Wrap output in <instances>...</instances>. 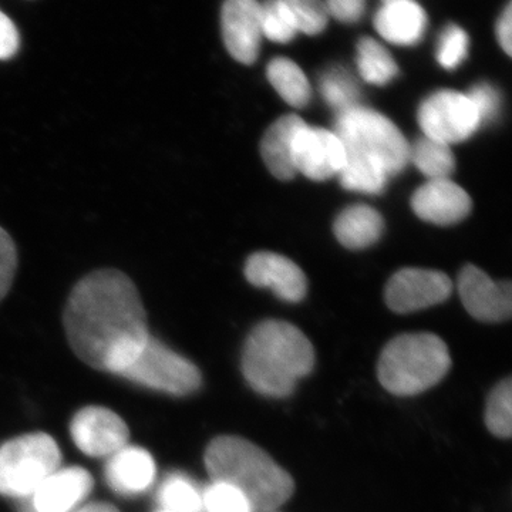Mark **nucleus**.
I'll return each mask as SVG.
<instances>
[{"mask_svg":"<svg viewBox=\"0 0 512 512\" xmlns=\"http://www.w3.org/2000/svg\"><path fill=\"white\" fill-rule=\"evenodd\" d=\"M262 35L276 43H288L295 37L296 26L282 0H269L261 6Z\"/></svg>","mask_w":512,"mask_h":512,"instance_id":"obj_29","label":"nucleus"},{"mask_svg":"<svg viewBox=\"0 0 512 512\" xmlns=\"http://www.w3.org/2000/svg\"><path fill=\"white\" fill-rule=\"evenodd\" d=\"M93 488V477L80 467L57 468L30 495L33 512H72Z\"/></svg>","mask_w":512,"mask_h":512,"instance_id":"obj_16","label":"nucleus"},{"mask_svg":"<svg viewBox=\"0 0 512 512\" xmlns=\"http://www.w3.org/2000/svg\"><path fill=\"white\" fill-rule=\"evenodd\" d=\"M221 28L231 56L244 64L254 63L261 45V5L256 0H225Z\"/></svg>","mask_w":512,"mask_h":512,"instance_id":"obj_13","label":"nucleus"},{"mask_svg":"<svg viewBox=\"0 0 512 512\" xmlns=\"http://www.w3.org/2000/svg\"><path fill=\"white\" fill-rule=\"evenodd\" d=\"M458 292L464 308L481 322L495 323L510 319L512 292L510 284H495L477 266L467 265L458 276Z\"/></svg>","mask_w":512,"mask_h":512,"instance_id":"obj_12","label":"nucleus"},{"mask_svg":"<svg viewBox=\"0 0 512 512\" xmlns=\"http://www.w3.org/2000/svg\"><path fill=\"white\" fill-rule=\"evenodd\" d=\"M292 160L296 173L313 181H325L342 171L346 151L335 131L305 124L293 140Z\"/></svg>","mask_w":512,"mask_h":512,"instance_id":"obj_10","label":"nucleus"},{"mask_svg":"<svg viewBox=\"0 0 512 512\" xmlns=\"http://www.w3.org/2000/svg\"><path fill=\"white\" fill-rule=\"evenodd\" d=\"M305 124V121L295 114L284 116L276 120L262 138V158L268 170L278 180L286 181L295 177L296 170L292 160L293 140Z\"/></svg>","mask_w":512,"mask_h":512,"instance_id":"obj_19","label":"nucleus"},{"mask_svg":"<svg viewBox=\"0 0 512 512\" xmlns=\"http://www.w3.org/2000/svg\"><path fill=\"white\" fill-rule=\"evenodd\" d=\"M163 512H167V511H163Z\"/></svg>","mask_w":512,"mask_h":512,"instance_id":"obj_39","label":"nucleus"},{"mask_svg":"<svg viewBox=\"0 0 512 512\" xmlns=\"http://www.w3.org/2000/svg\"><path fill=\"white\" fill-rule=\"evenodd\" d=\"M18 268V249L12 237L0 227V302L5 299Z\"/></svg>","mask_w":512,"mask_h":512,"instance_id":"obj_32","label":"nucleus"},{"mask_svg":"<svg viewBox=\"0 0 512 512\" xmlns=\"http://www.w3.org/2000/svg\"><path fill=\"white\" fill-rule=\"evenodd\" d=\"M453 282L430 269L407 268L394 274L386 286V303L393 312L412 313L446 301Z\"/></svg>","mask_w":512,"mask_h":512,"instance_id":"obj_9","label":"nucleus"},{"mask_svg":"<svg viewBox=\"0 0 512 512\" xmlns=\"http://www.w3.org/2000/svg\"><path fill=\"white\" fill-rule=\"evenodd\" d=\"M450 367L443 339L433 333H406L387 343L377 363V376L394 396H417L439 384Z\"/></svg>","mask_w":512,"mask_h":512,"instance_id":"obj_4","label":"nucleus"},{"mask_svg":"<svg viewBox=\"0 0 512 512\" xmlns=\"http://www.w3.org/2000/svg\"><path fill=\"white\" fill-rule=\"evenodd\" d=\"M242 373L256 393L288 397L315 367L311 340L281 320H266L247 338L242 350Z\"/></svg>","mask_w":512,"mask_h":512,"instance_id":"obj_2","label":"nucleus"},{"mask_svg":"<svg viewBox=\"0 0 512 512\" xmlns=\"http://www.w3.org/2000/svg\"><path fill=\"white\" fill-rule=\"evenodd\" d=\"M320 92L326 103L339 113L359 106V89L352 76L343 69H332L323 74Z\"/></svg>","mask_w":512,"mask_h":512,"instance_id":"obj_27","label":"nucleus"},{"mask_svg":"<svg viewBox=\"0 0 512 512\" xmlns=\"http://www.w3.org/2000/svg\"><path fill=\"white\" fill-rule=\"evenodd\" d=\"M131 382L158 392L188 396L201 387L200 369L150 336L137 359L121 373Z\"/></svg>","mask_w":512,"mask_h":512,"instance_id":"obj_7","label":"nucleus"},{"mask_svg":"<svg viewBox=\"0 0 512 512\" xmlns=\"http://www.w3.org/2000/svg\"><path fill=\"white\" fill-rule=\"evenodd\" d=\"M63 323L70 348L80 360L119 376L151 336L136 285L117 269H100L77 282Z\"/></svg>","mask_w":512,"mask_h":512,"instance_id":"obj_1","label":"nucleus"},{"mask_svg":"<svg viewBox=\"0 0 512 512\" xmlns=\"http://www.w3.org/2000/svg\"><path fill=\"white\" fill-rule=\"evenodd\" d=\"M426 25V13L413 0L386 3L375 19V28L383 39L400 46L417 45Z\"/></svg>","mask_w":512,"mask_h":512,"instance_id":"obj_18","label":"nucleus"},{"mask_svg":"<svg viewBox=\"0 0 512 512\" xmlns=\"http://www.w3.org/2000/svg\"><path fill=\"white\" fill-rule=\"evenodd\" d=\"M511 5L507 6V9L504 10L503 16H501L500 22H498L497 26V35L498 40H500V45L505 50L508 56H511Z\"/></svg>","mask_w":512,"mask_h":512,"instance_id":"obj_36","label":"nucleus"},{"mask_svg":"<svg viewBox=\"0 0 512 512\" xmlns=\"http://www.w3.org/2000/svg\"><path fill=\"white\" fill-rule=\"evenodd\" d=\"M467 52V33L458 26H448L440 37L439 50H437V60L441 66L448 70L457 69L466 59Z\"/></svg>","mask_w":512,"mask_h":512,"instance_id":"obj_31","label":"nucleus"},{"mask_svg":"<svg viewBox=\"0 0 512 512\" xmlns=\"http://www.w3.org/2000/svg\"><path fill=\"white\" fill-rule=\"evenodd\" d=\"M245 276L258 288L272 289L286 302H299L306 295V278L291 259L272 252H258L248 259Z\"/></svg>","mask_w":512,"mask_h":512,"instance_id":"obj_14","label":"nucleus"},{"mask_svg":"<svg viewBox=\"0 0 512 512\" xmlns=\"http://www.w3.org/2000/svg\"><path fill=\"white\" fill-rule=\"evenodd\" d=\"M19 47L20 36L15 23L0 10V60L12 59Z\"/></svg>","mask_w":512,"mask_h":512,"instance_id":"obj_34","label":"nucleus"},{"mask_svg":"<svg viewBox=\"0 0 512 512\" xmlns=\"http://www.w3.org/2000/svg\"><path fill=\"white\" fill-rule=\"evenodd\" d=\"M268 80L289 106L302 109L311 100V84L298 64L278 57L268 64Z\"/></svg>","mask_w":512,"mask_h":512,"instance_id":"obj_21","label":"nucleus"},{"mask_svg":"<svg viewBox=\"0 0 512 512\" xmlns=\"http://www.w3.org/2000/svg\"><path fill=\"white\" fill-rule=\"evenodd\" d=\"M59 446L49 434L33 433L0 447V494L25 498L60 466Z\"/></svg>","mask_w":512,"mask_h":512,"instance_id":"obj_6","label":"nucleus"},{"mask_svg":"<svg viewBox=\"0 0 512 512\" xmlns=\"http://www.w3.org/2000/svg\"><path fill=\"white\" fill-rule=\"evenodd\" d=\"M412 207L420 220L436 225H453L470 214L471 198L460 185L448 178L430 180L414 192Z\"/></svg>","mask_w":512,"mask_h":512,"instance_id":"obj_15","label":"nucleus"},{"mask_svg":"<svg viewBox=\"0 0 512 512\" xmlns=\"http://www.w3.org/2000/svg\"><path fill=\"white\" fill-rule=\"evenodd\" d=\"M204 512H254L244 493L234 485L212 481L202 493Z\"/></svg>","mask_w":512,"mask_h":512,"instance_id":"obj_28","label":"nucleus"},{"mask_svg":"<svg viewBox=\"0 0 512 512\" xmlns=\"http://www.w3.org/2000/svg\"><path fill=\"white\" fill-rule=\"evenodd\" d=\"M328 9L340 22L355 23L363 15L365 0H328Z\"/></svg>","mask_w":512,"mask_h":512,"instance_id":"obj_35","label":"nucleus"},{"mask_svg":"<svg viewBox=\"0 0 512 512\" xmlns=\"http://www.w3.org/2000/svg\"><path fill=\"white\" fill-rule=\"evenodd\" d=\"M340 184L350 191L379 194L383 191L389 175L379 164L366 158L346 154L345 165L339 173Z\"/></svg>","mask_w":512,"mask_h":512,"instance_id":"obj_24","label":"nucleus"},{"mask_svg":"<svg viewBox=\"0 0 512 512\" xmlns=\"http://www.w3.org/2000/svg\"><path fill=\"white\" fill-rule=\"evenodd\" d=\"M485 426L498 439H510L512 433L511 377L494 387L488 396L484 413Z\"/></svg>","mask_w":512,"mask_h":512,"instance_id":"obj_25","label":"nucleus"},{"mask_svg":"<svg viewBox=\"0 0 512 512\" xmlns=\"http://www.w3.org/2000/svg\"><path fill=\"white\" fill-rule=\"evenodd\" d=\"M393 2V0H386V3Z\"/></svg>","mask_w":512,"mask_h":512,"instance_id":"obj_38","label":"nucleus"},{"mask_svg":"<svg viewBox=\"0 0 512 512\" xmlns=\"http://www.w3.org/2000/svg\"><path fill=\"white\" fill-rule=\"evenodd\" d=\"M335 134L346 154L379 164L389 177L409 163L410 146L402 131L375 110L356 106L342 111L336 119Z\"/></svg>","mask_w":512,"mask_h":512,"instance_id":"obj_5","label":"nucleus"},{"mask_svg":"<svg viewBox=\"0 0 512 512\" xmlns=\"http://www.w3.org/2000/svg\"><path fill=\"white\" fill-rule=\"evenodd\" d=\"M205 467L212 481L234 485L245 494L254 512L278 510L295 491L285 468L256 446L238 436H220L205 451Z\"/></svg>","mask_w":512,"mask_h":512,"instance_id":"obj_3","label":"nucleus"},{"mask_svg":"<svg viewBox=\"0 0 512 512\" xmlns=\"http://www.w3.org/2000/svg\"><path fill=\"white\" fill-rule=\"evenodd\" d=\"M382 215L367 205L346 208L333 224L336 238L343 247L362 249L375 244L382 237Z\"/></svg>","mask_w":512,"mask_h":512,"instance_id":"obj_20","label":"nucleus"},{"mask_svg":"<svg viewBox=\"0 0 512 512\" xmlns=\"http://www.w3.org/2000/svg\"><path fill=\"white\" fill-rule=\"evenodd\" d=\"M76 512H120L116 507L110 504L94 503L86 505V507L80 508Z\"/></svg>","mask_w":512,"mask_h":512,"instance_id":"obj_37","label":"nucleus"},{"mask_svg":"<svg viewBox=\"0 0 512 512\" xmlns=\"http://www.w3.org/2000/svg\"><path fill=\"white\" fill-rule=\"evenodd\" d=\"M158 500L167 512H204L201 491L183 474L168 477L164 481Z\"/></svg>","mask_w":512,"mask_h":512,"instance_id":"obj_26","label":"nucleus"},{"mask_svg":"<svg viewBox=\"0 0 512 512\" xmlns=\"http://www.w3.org/2000/svg\"><path fill=\"white\" fill-rule=\"evenodd\" d=\"M106 478L107 483L116 493L141 494L156 480V463L144 448L127 444L110 456L106 467Z\"/></svg>","mask_w":512,"mask_h":512,"instance_id":"obj_17","label":"nucleus"},{"mask_svg":"<svg viewBox=\"0 0 512 512\" xmlns=\"http://www.w3.org/2000/svg\"><path fill=\"white\" fill-rule=\"evenodd\" d=\"M409 161H413L421 173L430 180H444L450 177L456 168V160L450 146L429 137L419 138L410 147Z\"/></svg>","mask_w":512,"mask_h":512,"instance_id":"obj_22","label":"nucleus"},{"mask_svg":"<svg viewBox=\"0 0 512 512\" xmlns=\"http://www.w3.org/2000/svg\"><path fill=\"white\" fill-rule=\"evenodd\" d=\"M467 97L476 107L481 126L497 119L498 113H500V94L493 86L487 83L477 84L470 90Z\"/></svg>","mask_w":512,"mask_h":512,"instance_id":"obj_33","label":"nucleus"},{"mask_svg":"<svg viewBox=\"0 0 512 512\" xmlns=\"http://www.w3.org/2000/svg\"><path fill=\"white\" fill-rule=\"evenodd\" d=\"M291 13L296 30L319 35L328 23V10L320 0H282Z\"/></svg>","mask_w":512,"mask_h":512,"instance_id":"obj_30","label":"nucleus"},{"mask_svg":"<svg viewBox=\"0 0 512 512\" xmlns=\"http://www.w3.org/2000/svg\"><path fill=\"white\" fill-rule=\"evenodd\" d=\"M357 67L360 76L367 83L384 86L392 82L399 73V67L392 55L376 40L365 37L357 45Z\"/></svg>","mask_w":512,"mask_h":512,"instance_id":"obj_23","label":"nucleus"},{"mask_svg":"<svg viewBox=\"0 0 512 512\" xmlns=\"http://www.w3.org/2000/svg\"><path fill=\"white\" fill-rule=\"evenodd\" d=\"M70 433L77 448L90 457L113 456L128 443L126 423L104 407L80 410L73 417Z\"/></svg>","mask_w":512,"mask_h":512,"instance_id":"obj_11","label":"nucleus"},{"mask_svg":"<svg viewBox=\"0 0 512 512\" xmlns=\"http://www.w3.org/2000/svg\"><path fill=\"white\" fill-rule=\"evenodd\" d=\"M419 124L424 137L450 146L473 136L481 121L467 94L441 90L421 103Z\"/></svg>","mask_w":512,"mask_h":512,"instance_id":"obj_8","label":"nucleus"}]
</instances>
